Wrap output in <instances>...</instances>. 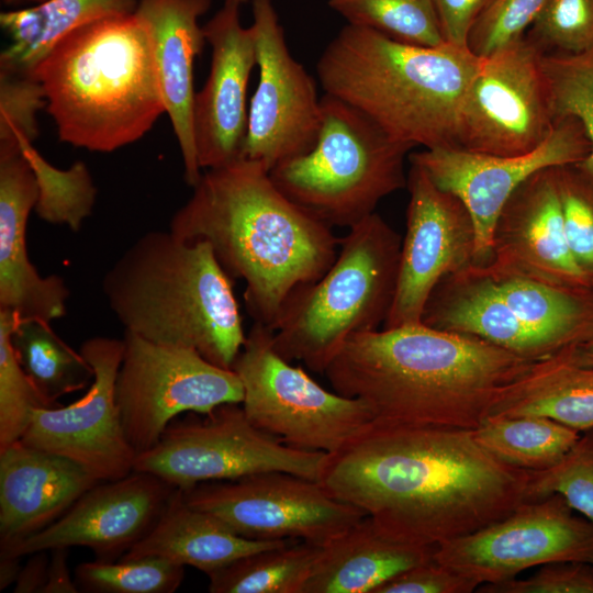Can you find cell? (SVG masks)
<instances>
[{
	"label": "cell",
	"instance_id": "24",
	"mask_svg": "<svg viewBox=\"0 0 593 593\" xmlns=\"http://www.w3.org/2000/svg\"><path fill=\"white\" fill-rule=\"evenodd\" d=\"M212 0H138L135 14L147 25L159 86L184 167L194 187L202 176L193 135V66L205 42L199 19Z\"/></svg>",
	"mask_w": 593,
	"mask_h": 593
},
{
	"label": "cell",
	"instance_id": "30",
	"mask_svg": "<svg viewBox=\"0 0 593 593\" xmlns=\"http://www.w3.org/2000/svg\"><path fill=\"white\" fill-rule=\"evenodd\" d=\"M481 267L511 310L553 353L593 334V288L561 287Z\"/></svg>",
	"mask_w": 593,
	"mask_h": 593
},
{
	"label": "cell",
	"instance_id": "26",
	"mask_svg": "<svg viewBox=\"0 0 593 593\" xmlns=\"http://www.w3.org/2000/svg\"><path fill=\"white\" fill-rule=\"evenodd\" d=\"M436 549L401 539L366 515L321 546L302 593H374L401 572L433 560Z\"/></svg>",
	"mask_w": 593,
	"mask_h": 593
},
{
	"label": "cell",
	"instance_id": "23",
	"mask_svg": "<svg viewBox=\"0 0 593 593\" xmlns=\"http://www.w3.org/2000/svg\"><path fill=\"white\" fill-rule=\"evenodd\" d=\"M100 482L74 460L16 440L0 450V551L41 532Z\"/></svg>",
	"mask_w": 593,
	"mask_h": 593
},
{
	"label": "cell",
	"instance_id": "44",
	"mask_svg": "<svg viewBox=\"0 0 593 593\" xmlns=\"http://www.w3.org/2000/svg\"><path fill=\"white\" fill-rule=\"evenodd\" d=\"M486 593H593V564L564 561L544 564L527 579L483 584Z\"/></svg>",
	"mask_w": 593,
	"mask_h": 593
},
{
	"label": "cell",
	"instance_id": "2",
	"mask_svg": "<svg viewBox=\"0 0 593 593\" xmlns=\"http://www.w3.org/2000/svg\"><path fill=\"white\" fill-rule=\"evenodd\" d=\"M192 188L169 231L206 242L225 272L244 280L254 323L272 329L290 295L332 266L340 238L287 198L259 161L239 157L205 169Z\"/></svg>",
	"mask_w": 593,
	"mask_h": 593
},
{
	"label": "cell",
	"instance_id": "25",
	"mask_svg": "<svg viewBox=\"0 0 593 593\" xmlns=\"http://www.w3.org/2000/svg\"><path fill=\"white\" fill-rule=\"evenodd\" d=\"M422 324L478 337L530 361L555 354L511 310L483 267L474 264L438 282Z\"/></svg>",
	"mask_w": 593,
	"mask_h": 593
},
{
	"label": "cell",
	"instance_id": "3",
	"mask_svg": "<svg viewBox=\"0 0 593 593\" xmlns=\"http://www.w3.org/2000/svg\"><path fill=\"white\" fill-rule=\"evenodd\" d=\"M534 361L474 336L422 323L351 336L324 374L378 421L475 429L500 391Z\"/></svg>",
	"mask_w": 593,
	"mask_h": 593
},
{
	"label": "cell",
	"instance_id": "28",
	"mask_svg": "<svg viewBox=\"0 0 593 593\" xmlns=\"http://www.w3.org/2000/svg\"><path fill=\"white\" fill-rule=\"evenodd\" d=\"M524 415L546 416L580 433L593 428V366L579 362L571 346L534 361L500 391L490 414Z\"/></svg>",
	"mask_w": 593,
	"mask_h": 593
},
{
	"label": "cell",
	"instance_id": "39",
	"mask_svg": "<svg viewBox=\"0 0 593 593\" xmlns=\"http://www.w3.org/2000/svg\"><path fill=\"white\" fill-rule=\"evenodd\" d=\"M560 494L567 503L593 523V428L556 466L529 473L528 496L537 500Z\"/></svg>",
	"mask_w": 593,
	"mask_h": 593
},
{
	"label": "cell",
	"instance_id": "36",
	"mask_svg": "<svg viewBox=\"0 0 593 593\" xmlns=\"http://www.w3.org/2000/svg\"><path fill=\"white\" fill-rule=\"evenodd\" d=\"M21 152L37 180L35 210L38 216L78 231L92 211L97 192L86 165L78 161L68 170L57 169L40 155L33 143L22 144Z\"/></svg>",
	"mask_w": 593,
	"mask_h": 593
},
{
	"label": "cell",
	"instance_id": "13",
	"mask_svg": "<svg viewBox=\"0 0 593 593\" xmlns=\"http://www.w3.org/2000/svg\"><path fill=\"white\" fill-rule=\"evenodd\" d=\"M593 523L578 516L558 493L525 501L505 517L439 545L434 559L483 584L515 579L552 562H589Z\"/></svg>",
	"mask_w": 593,
	"mask_h": 593
},
{
	"label": "cell",
	"instance_id": "43",
	"mask_svg": "<svg viewBox=\"0 0 593 593\" xmlns=\"http://www.w3.org/2000/svg\"><path fill=\"white\" fill-rule=\"evenodd\" d=\"M546 0H492L471 29L468 47L485 58L526 34Z\"/></svg>",
	"mask_w": 593,
	"mask_h": 593
},
{
	"label": "cell",
	"instance_id": "40",
	"mask_svg": "<svg viewBox=\"0 0 593 593\" xmlns=\"http://www.w3.org/2000/svg\"><path fill=\"white\" fill-rule=\"evenodd\" d=\"M544 53L580 54L593 46V0H546L525 34Z\"/></svg>",
	"mask_w": 593,
	"mask_h": 593
},
{
	"label": "cell",
	"instance_id": "35",
	"mask_svg": "<svg viewBox=\"0 0 593 593\" xmlns=\"http://www.w3.org/2000/svg\"><path fill=\"white\" fill-rule=\"evenodd\" d=\"M541 68L553 120L573 118L584 128L590 153L575 165L593 179V46L580 54L542 53Z\"/></svg>",
	"mask_w": 593,
	"mask_h": 593
},
{
	"label": "cell",
	"instance_id": "34",
	"mask_svg": "<svg viewBox=\"0 0 593 593\" xmlns=\"http://www.w3.org/2000/svg\"><path fill=\"white\" fill-rule=\"evenodd\" d=\"M328 5L348 24L399 42L426 47L446 43L434 0H329Z\"/></svg>",
	"mask_w": 593,
	"mask_h": 593
},
{
	"label": "cell",
	"instance_id": "22",
	"mask_svg": "<svg viewBox=\"0 0 593 593\" xmlns=\"http://www.w3.org/2000/svg\"><path fill=\"white\" fill-rule=\"evenodd\" d=\"M37 199V180L21 149L0 148V310L51 323L66 315L70 292L60 276H42L29 258L26 224Z\"/></svg>",
	"mask_w": 593,
	"mask_h": 593
},
{
	"label": "cell",
	"instance_id": "10",
	"mask_svg": "<svg viewBox=\"0 0 593 593\" xmlns=\"http://www.w3.org/2000/svg\"><path fill=\"white\" fill-rule=\"evenodd\" d=\"M200 415L174 419L154 447L136 456L134 470L182 490L267 471L320 482L328 454L283 444L253 425L240 403H225Z\"/></svg>",
	"mask_w": 593,
	"mask_h": 593
},
{
	"label": "cell",
	"instance_id": "21",
	"mask_svg": "<svg viewBox=\"0 0 593 593\" xmlns=\"http://www.w3.org/2000/svg\"><path fill=\"white\" fill-rule=\"evenodd\" d=\"M557 167L538 170L508 198L484 267L561 287L593 288V278L575 261L567 242Z\"/></svg>",
	"mask_w": 593,
	"mask_h": 593
},
{
	"label": "cell",
	"instance_id": "45",
	"mask_svg": "<svg viewBox=\"0 0 593 593\" xmlns=\"http://www.w3.org/2000/svg\"><path fill=\"white\" fill-rule=\"evenodd\" d=\"M478 588L475 581L433 559L401 572L374 593H471Z\"/></svg>",
	"mask_w": 593,
	"mask_h": 593
},
{
	"label": "cell",
	"instance_id": "8",
	"mask_svg": "<svg viewBox=\"0 0 593 593\" xmlns=\"http://www.w3.org/2000/svg\"><path fill=\"white\" fill-rule=\"evenodd\" d=\"M314 146L273 167L270 178L292 202L333 227L350 228L389 194L406 188L414 146L391 137L350 103L324 93Z\"/></svg>",
	"mask_w": 593,
	"mask_h": 593
},
{
	"label": "cell",
	"instance_id": "20",
	"mask_svg": "<svg viewBox=\"0 0 593 593\" xmlns=\"http://www.w3.org/2000/svg\"><path fill=\"white\" fill-rule=\"evenodd\" d=\"M245 1L224 0L203 25L212 51L211 67L193 103V135L202 170L226 165L242 155L248 122L247 87L257 66L254 31L240 23Z\"/></svg>",
	"mask_w": 593,
	"mask_h": 593
},
{
	"label": "cell",
	"instance_id": "4",
	"mask_svg": "<svg viewBox=\"0 0 593 593\" xmlns=\"http://www.w3.org/2000/svg\"><path fill=\"white\" fill-rule=\"evenodd\" d=\"M58 138L111 153L142 138L166 113L146 23L134 13L81 26L33 70Z\"/></svg>",
	"mask_w": 593,
	"mask_h": 593
},
{
	"label": "cell",
	"instance_id": "42",
	"mask_svg": "<svg viewBox=\"0 0 593 593\" xmlns=\"http://www.w3.org/2000/svg\"><path fill=\"white\" fill-rule=\"evenodd\" d=\"M44 107L43 88L33 75L0 71V147L33 143L38 135L36 113Z\"/></svg>",
	"mask_w": 593,
	"mask_h": 593
},
{
	"label": "cell",
	"instance_id": "50",
	"mask_svg": "<svg viewBox=\"0 0 593 593\" xmlns=\"http://www.w3.org/2000/svg\"><path fill=\"white\" fill-rule=\"evenodd\" d=\"M571 347L573 355L579 362L593 366V334L585 342L572 345Z\"/></svg>",
	"mask_w": 593,
	"mask_h": 593
},
{
	"label": "cell",
	"instance_id": "19",
	"mask_svg": "<svg viewBox=\"0 0 593 593\" xmlns=\"http://www.w3.org/2000/svg\"><path fill=\"white\" fill-rule=\"evenodd\" d=\"M176 489L156 474L135 470L100 481L54 523L0 555L87 547L96 560L115 561L147 534Z\"/></svg>",
	"mask_w": 593,
	"mask_h": 593
},
{
	"label": "cell",
	"instance_id": "38",
	"mask_svg": "<svg viewBox=\"0 0 593 593\" xmlns=\"http://www.w3.org/2000/svg\"><path fill=\"white\" fill-rule=\"evenodd\" d=\"M20 318L0 310V450L20 440L34 409L51 407L40 395L11 344V333Z\"/></svg>",
	"mask_w": 593,
	"mask_h": 593
},
{
	"label": "cell",
	"instance_id": "5",
	"mask_svg": "<svg viewBox=\"0 0 593 593\" xmlns=\"http://www.w3.org/2000/svg\"><path fill=\"white\" fill-rule=\"evenodd\" d=\"M483 58L449 43L426 47L347 24L317 61L324 92L412 146L459 148L463 99Z\"/></svg>",
	"mask_w": 593,
	"mask_h": 593
},
{
	"label": "cell",
	"instance_id": "49",
	"mask_svg": "<svg viewBox=\"0 0 593 593\" xmlns=\"http://www.w3.org/2000/svg\"><path fill=\"white\" fill-rule=\"evenodd\" d=\"M20 558L21 557L0 555V591L8 589L18 580L22 569Z\"/></svg>",
	"mask_w": 593,
	"mask_h": 593
},
{
	"label": "cell",
	"instance_id": "48",
	"mask_svg": "<svg viewBox=\"0 0 593 593\" xmlns=\"http://www.w3.org/2000/svg\"><path fill=\"white\" fill-rule=\"evenodd\" d=\"M68 549L65 547L49 550L47 581L43 593H77L79 588L70 577L68 569Z\"/></svg>",
	"mask_w": 593,
	"mask_h": 593
},
{
	"label": "cell",
	"instance_id": "1",
	"mask_svg": "<svg viewBox=\"0 0 593 593\" xmlns=\"http://www.w3.org/2000/svg\"><path fill=\"white\" fill-rule=\"evenodd\" d=\"M529 473L491 456L472 429L374 419L328 455L320 483L394 536L438 547L529 501Z\"/></svg>",
	"mask_w": 593,
	"mask_h": 593
},
{
	"label": "cell",
	"instance_id": "29",
	"mask_svg": "<svg viewBox=\"0 0 593 593\" xmlns=\"http://www.w3.org/2000/svg\"><path fill=\"white\" fill-rule=\"evenodd\" d=\"M138 0H45L1 12L10 43L1 51L0 71L33 75L34 68L63 37L94 21L132 14Z\"/></svg>",
	"mask_w": 593,
	"mask_h": 593
},
{
	"label": "cell",
	"instance_id": "37",
	"mask_svg": "<svg viewBox=\"0 0 593 593\" xmlns=\"http://www.w3.org/2000/svg\"><path fill=\"white\" fill-rule=\"evenodd\" d=\"M183 578V566L159 557L94 560L75 571L79 591L90 593H174Z\"/></svg>",
	"mask_w": 593,
	"mask_h": 593
},
{
	"label": "cell",
	"instance_id": "31",
	"mask_svg": "<svg viewBox=\"0 0 593 593\" xmlns=\"http://www.w3.org/2000/svg\"><path fill=\"white\" fill-rule=\"evenodd\" d=\"M472 433L475 441L495 459L530 472L559 463L581 435L539 415L490 416Z\"/></svg>",
	"mask_w": 593,
	"mask_h": 593
},
{
	"label": "cell",
	"instance_id": "12",
	"mask_svg": "<svg viewBox=\"0 0 593 593\" xmlns=\"http://www.w3.org/2000/svg\"><path fill=\"white\" fill-rule=\"evenodd\" d=\"M183 494L190 505L253 540L298 539L322 546L366 516L318 481L284 471L202 482Z\"/></svg>",
	"mask_w": 593,
	"mask_h": 593
},
{
	"label": "cell",
	"instance_id": "9",
	"mask_svg": "<svg viewBox=\"0 0 593 593\" xmlns=\"http://www.w3.org/2000/svg\"><path fill=\"white\" fill-rule=\"evenodd\" d=\"M273 331L254 323L232 369L253 425L293 448L332 455L376 418L360 399L331 392L272 345Z\"/></svg>",
	"mask_w": 593,
	"mask_h": 593
},
{
	"label": "cell",
	"instance_id": "7",
	"mask_svg": "<svg viewBox=\"0 0 593 593\" xmlns=\"http://www.w3.org/2000/svg\"><path fill=\"white\" fill-rule=\"evenodd\" d=\"M402 238L378 213L348 228L336 259L295 290L272 331L276 351L324 373L354 335L377 331L391 310Z\"/></svg>",
	"mask_w": 593,
	"mask_h": 593
},
{
	"label": "cell",
	"instance_id": "14",
	"mask_svg": "<svg viewBox=\"0 0 593 593\" xmlns=\"http://www.w3.org/2000/svg\"><path fill=\"white\" fill-rule=\"evenodd\" d=\"M542 51L526 35L483 58L461 105L458 147L514 156L532 152L553 128Z\"/></svg>",
	"mask_w": 593,
	"mask_h": 593
},
{
	"label": "cell",
	"instance_id": "6",
	"mask_svg": "<svg viewBox=\"0 0 593 593\" xmlns=\"http://www.w3.org/2000/svg\"><path fill=\"white\" fill-rule=\"evenodd\" d=\"M232 280L206 242L153 231L110 267L102 292L125 331L232 369L246 338Z\"/></svg>",
	"mask_w": 593,
	"mask_h": 593
},
{
	"label": "cell",
	"instance_id": "41",
	"mask_svg": "<svg viewBox=\"0 0 593 593\" xmlns=\"http://www.w3.org/2000/svg\"><path fill=\"white\" fill-rule=\"evenodd\" d=\"M564 233L579 266L593 278V179L575 164L557 167Z\"/></svg>",
	"mask_w": 593,
	"mask_h": 593
},
{
	"label": "cell",
	"instance_id": "15",
	"mask_svg": "<svg viewBox=\"0 0 593 593\" xmlns=\"http://www.w3.org/2000/svg\"><path fill=\"white\" fill-rule=\"evenodd\" d=\"M251 10L259 78L240 157L270 171L314 146L322 105L314 79L288 48L273 0H251Z\"/></svg>",
	"mask_w": 593,
	"mask_h": 593
},
{
	"label": "cell",
	"instance_id": "16",
	"mask_svg": "<svg viewBox=\"0 0 593 593\" xmlns=\"http://www.w3.org/2000/svg\"><path fill=\"white\" fill-rule=\"evenodd\" d=\"M79 351L93 369V379L77 401L34 409L24 444L69 458L99 481L134 471L137 452L128 443L116 403L115 385L124 340L94 336Z\"/></svg>",
	"mask_w": 593,
	"mask_h": 593
},
{
	"label": "cell",
	"instance_id": "52",
	"mask_svg": "<svg viewBox=\"0 0 593 593\" xmlns=\"http://www.w3.org/2000/svg\"><path fill=\"white\" fill-rule=\"evenodd\" d=\"M590 563L593 564V557H592V559L590 560Z\"/></svg>",
	"mask_w": 593,
	"mask_h": 593
},
{
	"label": "cell",
	"instance_id": "17",
	"mask_svg": "<svg viewBox=\"0 0 593 593\" xmlns=\"http://www.w3.org/2000/svg\"><path fill=\"white\" fill-rule=\"evenodd\" d=\"M590 153L584 128L573 118H562L545 142L529 153L497 156L461 148H432L411 153L440 189L467 206L475 230L474 265L489 262L497 217L512 193L540 169L574 165Z\"/></svg>",
	"mask_w": 593,
	"mask_h": 593
},
{
	"label": "cell",
	"instance_id": "11",
	"mask_svg": "<svg viewBox=\"0 0 593 593\" xmlns=\"http://www.w3.org/2000/svg\"><path fill=\"white\" fill-rule=\"evenodd\" d=\"M124 354L115 396L125 436L138 454L154 447L182 413L208 414L225 403H242V382L198 351L124 332Z\"/></svg>",
	"mask_w": 593,
	"mask_h": 593
},
{
	"label": "cell",
	"instance_id": "18",
	"mask_svg": "<svg viewBox=\"0 0 593 593\" xmlns=\"http://www.w3.org/2000/svg\"><path fill=\"white\" fill-rule=\"evenodd\" d=\"M410 164L406 232L395 294L382 328L422 323L438 282L474 264L475 230L467 206L437 187L421 166Z\"/></svg>",
	"mask_w": 593,
	"mask_h": 593
},
{
	"label": "cell",
	"instance_id": "27",
	"mask_svg": "<svg viewBox=\"0 0 593 593\" xmlns=\"http://www.w3.org/2000/svg\"><path fill=\"white\" fill-rule=\"evenodd\" d=\"M290 540L244 538L213 515L190 505L183 490L177 488L152 528L120 559L159 557L208 575L239 557Z\"/></svg>",
	"mask_w": 593,
	"mask_h": 593
},
{
	"label": "cell",
	"instance_id": "33",
	"mask_svg": "<svg viewBox=\"0 0 593 593\" xmlns=\"http://www.w3.org/2000/svg\"><path fill=\"white\" fill-rule=\"evenodd\" d=\"M321 546L293 539L208 574L211 593H302Z\"/></svg>",
	"mask_w": 593,
	"mask_h": 593
},
{
	"label": "cell",
	"instance_id": "32",
	"mask_svg": "<svg viewBox=\"0 0 593 593\" xmlns=\"http://www.w3.org/2000/svg\"><path fill=\"white\" fill-rule=\"evenodd\" d=\"M10 339L21 367L51 407L60 405L59 398L90 385L92 367L54 332L51 323L19 320Z\"/></svg>",
	"mask_w": 593,
	"mask_h": 593
},
{
	"label": "cell",
	"instance_id": "46",
	"mask_svg": "<svg viewBox=\"0 0 593 593\" xmlns=\"http://www.w3.org/2000/svg\"><path fill=\"white\" fill-rule=\"evenodd\" d=\"M492 0H434L446 43L468 47L477 20Z\"/></svg>",
	"mask_w": 593,
	"mask_h": 593
},
{
	"label": "cell",
	"instance_id": "47",
	"mask_svg": "<svg viewBox=\"0 0 593 593\" xmlns=\"http://www.w3.org/2000/svg\"><path fill=\"white\" fill-rule=\"evenodd\" d=\"M27 562L22 566L14 583V593H43L47 581L49 550L33 552Z\"/></svg>",
	"mask_w": 593,
	"mask_h": 593
},
{
	"label": "cell",
	"instance_id": "51",
	"mask_svg": "<svg viewBox=\"0 0 593 593\" xmlns=\"http://www.w3.org/2000/svg\"><path fill=\"white\" fill-rule=\"evenodd\" d=\"M7 4H16V3H31L35 4L45 0H2Z\"/></svg>",
	"mask_w": 593,
	"mask_h": 593
}]
</instances>
